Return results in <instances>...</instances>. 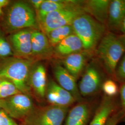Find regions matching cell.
I'll list each match as a JSON object with an SVG mask.
<instances>
[{"mask_svg": "<svg viewBox=\"0 0 125 125\" xmlns=\"http://www.w3.org/2000/svg\"><path fill=\"white\" fill-rule=\"evenodd\" d=\"M0 106L12 118L17 120H25L35 108L30 96L23 93L0 99Z\"/></svg>", "mask_w": 125, "mask_h": 125, "instance_id": "cell-7", "label": "cell"}, {"mask_svg": "<svg viewBox=\"0 0 125 125\" xmlns=\"http://www.w3.org/2000/svg\"><path fill=\"white\" fill-rule=\"evenodd\" d=\"M29 85L31 89L40 98H44L47 85V76L44 65L35 63L31 69L29 76Z\"/></svg>", "mask_w": 125, "mask_h": 125, "instance_id": "cell-15", "label": "cell"}, {"mask_svg": "<svg viewBox=\"0 0 125 125\" xmlns=\"http://www.w3.org/2000/svg\"><path fill=\"white\" fill-rule=\"evenodd\" d=\"M83 3V1L76 0L74 3L65 8L48 14L38 23L40 31L45 34L54 29L71 25L77 17L85 13Z\"/></svg>", "mask_w": 125, "mask_h": 125, "instance_id": "cell-5", "label": "cell"}, {"mask_svg": "<svg viewBox=\"0 0 125 125\" xmlns=\"http://www.w3.org/2000/svg\"><path fill=\"white\" fill-rule=\"evenodd\" d=\"M111 0H89L84 1L83 9L88 13L104 25L107 22L108 9Z\"/></svg>", "mask_w": 125, "mask_h": 125, "instance_id": "cell-16", "label": "cell"}, {"mask_svg": "<svg viewBox=\"0 0 125 125\" xmlns=\"http://www.w3.org/2000/svg\"><path fill=\"white\" fill-rule=\"evenodd\" d=\"M73 0H44L40 9L36 11L38 24L48 14L65 8L75 2Z\"/></svg>", "mask_w": 125, "mask_h": 125, "instance_id": "cell-20", "label": "cell"}, {"mask_svg": "<svg viewBox=\"0 0 125 125\" xmlns=\"http://www.w3.org/2000/svg\"><path fill=\"white\" fill-rule=\"evenodd\" d=\"M22 93L13 83L8 80L2 79L0 83V99H4Z\"/></svg>", "mask_w": 125, "mask_h": 125, "instance_id": "cell-22", "label": "cell"}, {"mask_svg": "<svg viewBox=\"0 0 125 125\" xmlns=\"http://www.w3.org/2000/svg\"><path fill=\"white\" fill-rule=\"evenodd\" d=\"M104 81L99 67L94 63H90L86 68L78 86L82 97L92 96L100 92Z\"/></svg>", "mask_w": 125, "mask_h": 125, "instance_id": "cell-8", "label": "cell"}, {"mask_svg": "<svg viewBox=\"0 0 125 125\" xmlns=\"http://www.w3.org/2000/svg\"><path fill=\"white\" fill-rule=\"evenodd\" d=\"M13 56V52L8 40L0 33V58L6 59Z\"/></svg>", "mask_w": 125, "mask_h": 125, "instance_id": "cell-24", "label": "cell"}, {"mask_svg": "<svg viewBox=\"0 0 125 125\" xmlns=\"http://www.w3.org/2000/svg\"><path fill=\"white\" fill-rule=\"evenodd\" d=\"M120 123H121V116L117 109L109 117L106 125H117Z\"/></svg>", "mask_w": 125, "mask_h": 125, "instance_id": "cell-28", "label": "cell"}, {"mask_svg": "<svg viewBox=\"0 0 125 125\" xmlns=\"http://www.w3.org/2000/svg\"><path fill=\"white\" fill-rule=\"evenodd\" d=\"M125 16V0H111L109 4L107 23L112 30H120Z\"/></svg>", "mask_w": 125, "mask_h": 125, "instance_id": "cell-18", "label": "cell"}, {"mask_svg": "<svg viewBox=\"0 0 125 125\" xmlns=\"http://www.w3.org/2000/svg\"><path fill=\"white\" fill-rule=\"evenodd\" d=\"M45 96L51 105L62 107H69L76 102L72 94L52 79L47 83Z\"/></svg>", "mask_w": 125, "mask_h": 125, "instance_id": "cell-10", "label": "cell"}, {"mask_svg": "<svg viewBox=\"0 0 125 125\" xmlns=\"http://www.w3.org/2000/svg\"><path fill=\"white\" fill-rule=\"evenodd\" d=\"M97 107H94L88 102H80L68 112L64 125H87Z\"/></svg>", "mask_w": 125, "mask_h": 125, "instance_id": "cell-11", "label": "cell"}, {"mask_svg": "<svg viewBox=\"0 0 125 125\" xmlns=\"http://www.w3.org/2000/svg\"><path fill=\"white\" fill-rule=\"evenodd\" d=\"M74 33L71 25L59 27L47 32V36L50 44L54 48L68 36Z\"/></svg>", "mask_w": 125, "mask_h": 125, "instance_id": "cell-21", "label": "cell"}, {"mask_svg": "<svg viewBox=\"0 0 125 125\" xmlns=\"http://www.w3.org/2000/svg\"><path fill=\"white\" fill-rule=\"evenodd\" d=\"M1 109V107H0V110Z\"/></svg>", "mask_w": 125, "mask_h": 125, "instance_id": "cell-36", "label": "cell"}, {"mask_svg": "<svg viewBox=\"0 0 125 125\" xmlns=\"http://www.w3.org/2000/svg\"><path fill=\"white\" fill-rule=\"evenodd\" d=\"M6 33H13L25 29H37L36 12L29 2L16 1L10 5L0 22Z\"/></svg>", "mask_w": 125, "mask_h": 125, "instance_id": "cell-1", "label": "cell"}, {"mask_svg": "<svg viewBox=\"0 0 125 125\" xmlns=\"http://www.w3.org/2000/svg\"><path fill=\"white\" fill-rule=\"evenodd\" d=\"M120 101L118 111L121 116V122H125V83L120 88Z\"/></svg>", "mask_w": 125, "mask_h": 125, "instance_id": "cell-25", "label": "cell"}, {"mask_svg": "<svg viewBox=\"0 0 125 125\" xmlns=\"http://www.w3.org/2000/svg\"><path fill=\"white\" fill-rule=\"evenodd\" d=\"M10 1L9 0H0V9L5 7L9 5Z\"/></svg>", "mask_w": 125, "mask_h": 125, "instance_id": "cell-30", "label": "cell"}, {"mask_svg": "<svg viewBox=\"0 0 125 125\" xmlns=\"http://www.w3.org/2000/svg\"><path fill=\"white\" fill-rule=\"evenodd\" d=\"M102 90L105 95L115 97L119 92L120 89L116 83L112 79H107L104 81L102 87Z\"/></svg>", "mask_w": 125, "mask_h": 125, "instance_id": "cell-23", "label": "cell"}, {"mask_svg": "<svg viewBox=\"0 0 125 125\" xmlns=\"http://www.w3.org/2000/svg\"><path fill=\"white\" fill-rule=\"evenodd\" d=\"M1 80H2V79L0 78V82H1Z\"/></svg>", "mask_w": 125, "mask_h": 125, "instance_id": "cell-34", "label": "cell"}, {"mask_svg": "<svg viewBox=\"0 0 125 125\" xmlns=\"http://www.w3.org/2000/svg\"><path fill=\"white\" fill-rule=\"evenodd\" d=\"M115 76L118 80L122 83H125V55L117 67Z\"/></svg>", "mask_w": 125, "mask_h": 125, "instance_id": "cell-26", "label": "cell"}, {"mask_svg": "<svg viewBox=\"0 0 125 125\" xmlns=\"http://www.w3.org/2000/svg\"><path fill=\"white\" fill-rule=\"evenodd\" d=\"M69 107L50 105L35 109L24 120L27 125H62Z\"/></svg>", "mask_w": 125, "mask_h": 125, "instance_id": "cell-6", "label": "cell"}, {"mask_svg": "<svg viewBox=\"0 0 125 125\" xmlns=\"http://www.w3.org/2000/svg\"><path fill=\"white\" fill-rule=\"evenodd\" d=\"M32 29H23L11 33L9 36L7 40L14 57L31 59Z\"/></svg>", "mask_w": 125, "mask_h": 125, "instance_id": "cell-9", "label": "cell"}, {"mask_svg": "<svg viewBox=\"0 0 125 125\" xmlns=\"http://www.w3.org/2000/svg\"><path fill=\"white\" fill-rule=\"evenodd\" d=\"M53 70L54 75L58 85L72 94L76 101L79 102L82 101V97L80 94L76 78L63 66L58 63L54 66Z\"/></svg>", "mask_w": 125, "mask_h": 125, "instance_id": "cell-13", "label": "cell"}, {"mask_svg": "<svg viewBox=\"0 0 125 125\" xmlns=\"http://www.w3.org/2000/svg\"><path fill=\"white\" fill-rule=\"evenodd\" d=\"M83 45L79 38L73 33L68 36L53 48V53L64 58L72 54L82 52Z\"/></svg>", "mask_w": 125, "mask_h": 125, "instance_id": "cell-17", "label": "cell"}, {"mask_svg": "<svg viewBox=\"0 0 125 125\" xmlns=\"http://www.w3.org/2000/svg\"><path fill=\"white\" fill-rule=\"evenodd\" d=\"M31 59L47 58L53 53L46 35L38 29H32L31 38Z\"/></svg>", "mask_w": 125, "mask_h": 125, "instance_id": "cell-12", "label": "cell"}, {"mask_svg": "<svg viewBox=\"0 0 125 125\" xmlns=\"http://www.w3.org/2000/svg\"><path fill=\"white\" fill-rule=\"evenodd\" d=\"M119 103L115 97L104 95L91 119L89 125H106L107 120L118 108Z\"/></svg>", "mask_w": 125, "mask_h": 125, "instance_id": "cell-14", "label": "cell"}, {"mask_svg": "<svg viewBox=\"0 0 125 125\" xmlns=\"http://www.w3.org/2000/svg\"><path fill=\"white\" fill-rule=\"evenodd\" d=\"M71 26L74 33L79 38L86 52L95 49L106 33L105 25L86 13L77 17Z\"/></svg>", "mask_w": 125, "mask_h": 125, "instance_id": "cell-3", "label": "cell"}, {"mask_svg": "<svg viewBox=\"0 0 125 125\" xmlns=\"http://www.w3.org/2000/svg\"><path fill=\"white\" fill-rule=\"evenodd\" d=\"M121 31L123 34H125V16L123 20V21L121 24V27L120 29Z\"/></svg>", "mask_w": 125, "mask_h": 125, "instance_id": "cell-31", "label": "cell"}, {"mask_svg": "<svg viewBox=\"0 0 125 125\" xmlns=\"http://www.w3.org/2000/svg\"><path fill=\"white\" fill-rule=\"evenodd\" d=\"M86 52L82 51L72 54L63 58L62 60L63 66L76 79L79 77L85 67L87 58Z\"/></svg>", "mask_w": 125, "mask_h": 125, "instance_id": "cell-19", "label": "cell"}, {"mask_svg": "<svg viewBox=\"0 0 125 125\" xmlns=\"http://www.w3.org/2000/svg\"><path fill=\"white\" fill-rule=\"evenodd\" d=\"M15 125H18V124H17V123H16V124H15Z\"/></svg>", "mask_w": 125, "mask_h": 125, "instance_id": "cell-35", "label": "cell"}, {"mask_svg": "<svg viewBox=\"0 0 125 125\" xmlns=\"http://www.w3.org/2000/svg\"><path fill=\"white\" fill-rule=\"evenodd\" d=\"M44 0H31L28 2L31 5V6L34 9L35 12L40 9V6Z\"/></svg>", "mask_w": 125, "mask_h": 125, "instance_id": "cell-29", "label": "cell"}, {"mask_svg": "<svg viewBox=\"0 0 125 125\" xmlns=\"http://www.w3.org/2000/svg\"><path fill=\"white\" fill-rule=\"evenodd\" d=\"M2 9H0V15L2 14Z\"/></svg>", "mask_w": 125, "mask_h": 125, "instance_id": "cell-33", "label": "cell"}, {"mask_svg": "<svg viewBox=\"0 0 125 125\" xmlns=\"http://www.w3.org/2000/svg\"><path fill=\"white\" fill-rule=\"evenodd\" d=\"M125 52V45L119 37L107 32L97 45L96 53L105 70L109 75H115L118 63Z\"/></svg>", "mask_w": 125, "mask_h": 125, "instance_id": "cell-4", "label": "cell"}, {"mask_svg": "<svg viewBox=\"0 0 125 125\" xmlns=\"http://www.w3.org/2000/svg\"><path fill=\"white\" fill-rule=\"evenodd\" d=\"M35 62L32 59L14 57L6 58L0 64V78L9 80L21 93L29 95V76Z\"/></svg>", "mask_w": 125, "mask_h": 125, "instance_id": "cell-2", "label": "cell"}, {"mask_svg": "<svg viewBox=\"0 0 125 125\" xmlns=\"http://www.w3.org/2000/svg\"><path fill=\"white\" fill-rule=\"evenodd\" d=\"M16 123L5 111L0 110V125H15Z\"/></svg>", "mask_w": 125, "mask_h": 125, "instance_id": "cell-27", "label": "cell"}, {"mask_svg": "<svg viewBox=\"0 0 125 125\" xmlns=\"http://www.w3.org/2000/svg\"><path fill=\"white\" fill-rule=\"evenodd\" d=\"M119 38L125 46V34H123V35H122V36L119 37Z\"/></svg>", "mask_w": 125, "mask_h": 125, "instance_id": "cell-32", "label": "cell"}]
</instances>
